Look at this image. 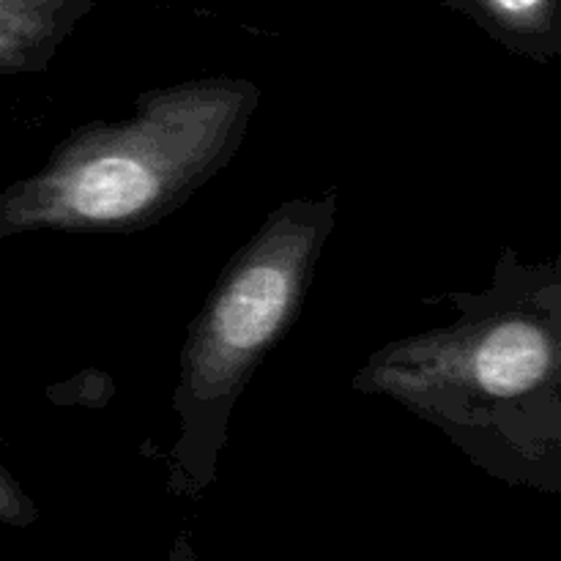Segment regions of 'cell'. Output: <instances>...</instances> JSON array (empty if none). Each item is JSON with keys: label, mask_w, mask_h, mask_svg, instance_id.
Returning <instances> with one entry per match:
<instances>
[{"label": "cell", "mask_w": 561, "mask_h": 561, "mask_svg": "<svg viewBox=\"0 0 561 561\" xmlns=\"http://www.w3.org/2000/svg\"><path fill=\"white\" fill-rule=\"evenodd\" d=\"M444 299L458 316L373 351L354 392L398 403L485 474L557 496L561 257L526 263L502 247L485 290Z\"/></svg>", "instance_id": "1"}, {"label": "cell", "mask_w": 561, "mask_h": 561, "mask_svg": "<svg viewBox=\"0 0 561 561\" xmlns=\"http://www.w3.org/2000/svg\"><path fill=\"white\" fill-rule=\"evenodd\" d=\"M261 88L247 77L157 85L121 121H91L0 190V241L27 233L124 236L179 211L239 153Z\"/></svg>", "instance_id": "2"}, {"label": "cell", "mask_w": 561, "mask_h": 561, "mask_svg": "<svg viewBox=\"0 0 561 561\" xmlns=\"http://www.w3.org/2000/svg\"><path fill=\"white\" fill-rule=\"evenodd\" d=\"M337 190L290 197L236 250L192 318L179 359L170 491L197 499L214 480L236 403L305 310L337 225Z\"/></svg>", "instance_id": "3"}, {"label": "cell", "mask_w": 561, "mask_h": 561, "mask_svg": "<svg viewBox=\"0 0 561 561\" xmlns=\"http://www.w3.org/2000/svg\"><path fill=\"white\" fill-rule=\"evenodd\" d=\"M96 0H0V75H38L53 66Z\"/></svg>", "instance_id": "4"}, {"label": "cell", "mask_w": 561, "mask_h": 561, "mask_svg": "<svg viewBox=\"0 0 561 561\" xmlns=\"http://www.w3.org/2000/svg\"><path fill=\"white\" fill-rule=\"evenodd\" d=\"M515 55L553 64L561 55L559 0H453Z\"/></svg>", "instance_id": "5"}, {"label": "cell", "mask_w": 561, "mask_h": 561, "mask_svg": "<svg viewBox=\"0 0 561 561\" xmlns=\"http://www.w3.org/2000/svg\"><path fill=\"white\" fill-rule=\"evenodd\" d=\"M38 520V507L14 474L0 463V524L27 529Z\"/></svg>", "instance_id": "6"}]
</instances>
